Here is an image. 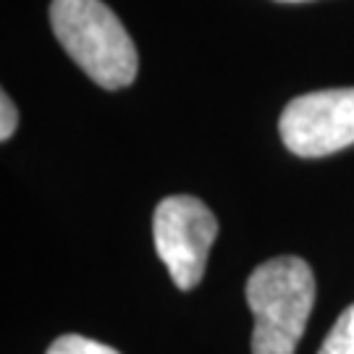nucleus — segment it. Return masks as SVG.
I'll return each mask as SVG.
<instances>
[{
    "instance_id": "nucleus-6",
    "label": "nucleus",
    "mask_w": 354,
    "mask_h": 354,
    "mask_svg": "<svg viewBox=\"0 0 354 354\" xmlns=\"http://www.w3.org/2000/svg\"><path fill=\"white\" fill-rule=\"evenodd\" d=\"M45 354H121V352H115L113 346H108V344L87 339V336L66 333V336H58V339L48 346Z\"/></svg>"
},
{
    "instance_id": "nucleus-2",
    "label": "nucleus",
    "mask_w": 354,
    "mask_h": 354,
    "mask_svg": "<svg viewBox=\"0 0 354 354\" xmlns=\"http://www.w3.org/2000/svg\"><path fill=\"white\" fill-rule=\"evenodd\" d=\"M247 304L254 315L252 354H294L315 304V276L302 257L281 254L252 270Z\"/></svg>"
},
{
    "instance_id": "nucleus-7",
    "label": "nucleus",
    "mask_w": 354,
    "mask_h": 354,
    "mask_svg": "<svg viewBox=\"0 0 354 354\" xmlns=\"http://www.w3.org/2000/svg\"><path fill=\"white\" fill-rule=\"evenodd\" d=\"M16 127H19V111H16L11 97L3 92L0 95V140L3 142L11 140Z\"/></svg>"
},
{
    "instance_id": "nucleus-1",
    "label": "nucleus",
    "mask_w": 354,
    "mask_h": 354,
    "mask_svg": "<svg viewBox=\"0 0 354 354\" xmlns=\"http://www.w3.org/2000/svg\"><path fill=\"white\" fill-rule=\"evenodd\" d=\"M50 24L64 50L102 89H124L137 79V45L102 0H53Z\"/></svg>"
},
{
    "instance_id": "nucleus-4",
    "label": "nucleus",
    "mask_w": 354,
    "mask_h": 354,
    "mask_svg": "<svg viewBox=\"0 0 354 354\" xmlns=\"http://www.w3.org/2000/svg\"><path fill=\"white\" fill-rule=\"evenodd\" d=\"M283 145L299 158H326L354 145V87L299 95L279 121Z\"/></svg>"
},
{
    "instance_id": "nucleus-8",
    "label": "nucleus",
    "mask_w": 354,
    "mask_h": 354,
    "mask_svg": "<svg viewBox=\"0 0 354 354\" xmlns=\"http://www.w3.org/2000/svg\"><path fill=\"white\" fill-rule=\"evenodd\" d=\"M279 3H307V0H279Z\"/></svg>"
},
{
    "instance_id": "nucleus-5",
    "label": "nucleus",
    "mask_w": 354,
    "mask_h": 354,
    "mask_svg": "<svg viewBox=\"0 0 354 354\" xmlns=\"http://www.w3.org/2000/svg\"><path fill=\"white\" fill-rule=\"evenodd\" d=\"M317 354H354V304L339 315Z\"/></svg>"
},
{
    "instance_id": "nucleus-3",
    "label": "nucleus",
    "mask_w": 354,
    "mask_h": 354,
    "mask_svg": "<svg viewBox=\"0 0 354 354\" xmlns=\"http://www.w3.org/2000/svg\"><path fill=\"white\" fill-rule=\"evenodd\" d=\"M218 236L213 210L192 197L171 194L158 203L152 215V239L168 276L181 291L194 289L205 276L207 254Z\"/></svg>"
}]
</instances>
